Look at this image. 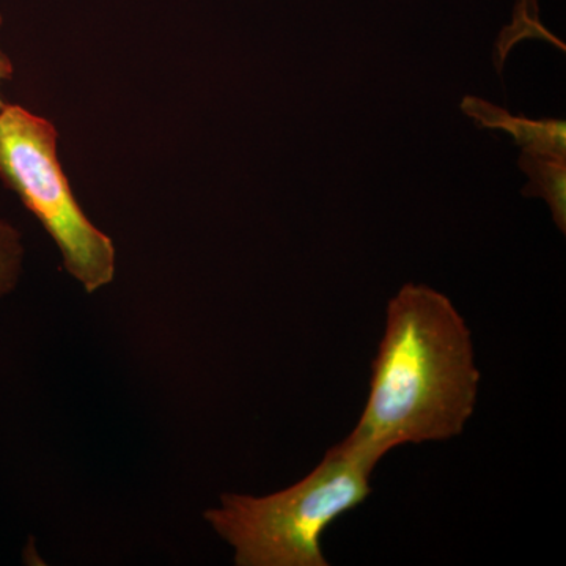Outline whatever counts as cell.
Wrapping results in <instances>:
<instances>
[{
  "label": "cell",
  "instance_id": "cell-1",
  "mask_svg": "<svg viewBox=\"0 0 566 566\" xmlns=\"http://www.w3.org/2000/svg\"><path fill=\"white\" fill-rule=\"evenodd\" d=\"M479 385L471 329L455 305L406 283L387 305L370 392L348 438L381 458L395 447L449 441L474 416Z\"/></svg>",
  "mask_w": 566,
  "mask_h": 566
},
{
  "label": "cell",
  "instance_id": "cell-2",
  "mask_svg": "<svg viewBox=\"0 0 566 566\" xmlns=\"http://www.w3.org/2000/svg\"><path fill=\"white\" fill-rule=\"evenodd\" d=\"M379 460L346 438L294 485L264 497L223 494L205 520L233 547L238 566H327L324 532L367 501Z\"/></svg>",
  "mask_w": 566,
  "mask_h": 566
},
{
  "label": "cell",
  "instance_id": "cell-3",
  "mask_svg": "<svg viewBox=\"0 0 566 566\" xmlns=\"http://www.w3.org/2000/svg\"><path fill=\"white\" fill-rule=\"evenodd\" d=\"M0 178L51 234L65 270L85 292L112 282L114 243L74 199L57 158V129L50 120L20 106L0 111Z\"/></svg>",
  "mask_w": 566,
  "mask_h": 566
},
{
  "label": "cell",
  "instance_id": "cell-4",
  "mask_svg": "<svg viewBox=\"0 0 566 566\" xmlns=\"http://www.w3.org/2000/svg\"><path fill=\"white\" fill-rule=\"evenodd\" d=\"M461 109L483 128L502 129L512 134L523 150L566 153L564 120L558 118L528 120L526 117H513L509 111L476 96H465L461 102Z\"/></svg>",
  "mask_w": 566,
  "mask_h": 566
},
{
  "label": "cell",
  "instance_id": "cell-5",
  "mask_svg": "<svg viewBox=\"0 0 566 566\" xmlns=\"http://www.w3.org/2000/svg\"><path fill=\"white\" fill-rule=\"evenodd\" d=\"M520 169L528 177L524 197H542L549 205L554 222L566 233V153L523 150Z\"/></svg>",
  "mask_w": 566,
  "mask_h": 566
},
{
  "label": "cell",
  "instance_id": "cell-6",
  "mask_svg": "<svg viewBox=\"0 0 566 566\" xmlns=\"http://www.w3.org/2000/svg\"><path fill=\"white\" fill-rule=\"evenodd\" d=\"M526 39L547 41V43L556 46L557 50L566 51L564 41L554 36L543 25V22L539 21L538 3H536V0H517L512 25L505 28L501 35L497 36V40H495L493 62L499 74H502V71H504L510 51L517 43Z\"/></svg>",
  "mask_w": 566,
  "mask_h": 566
},
{
  "label": "cell",
  "instance_id": "cell-7",
  "mask_svg": "<svg viewBox=\"0 0 566 566\" xmlns=\"http://www.w3.org/2000/svg\"><path fill=\"white\" fill-rule=\"evenodd\" d=\"M21 255L20 234L9 223L0 221V296L17 283Z\"/></svg>",
  "mask_w": 566,
  "mask_h": 566
},
{
  "label": "cell",
  "instance_id": "cell-8",
  "mask_svg": "<svg viewBox=\"0 0 566 566\" xmlns=\"http://www.w3.org/2000/svg\"><path fill=\"white\" fill-rule=\"evenodd\" d=\"M0 25H2V17H0ZM11 76H13V65H11L10 59L0 50V82L10 80ZM3 107H6V104L0 98V111Z\"/></svg>",
  "mask_w": 566,
  "mask_h": 566
}]
</instances>
